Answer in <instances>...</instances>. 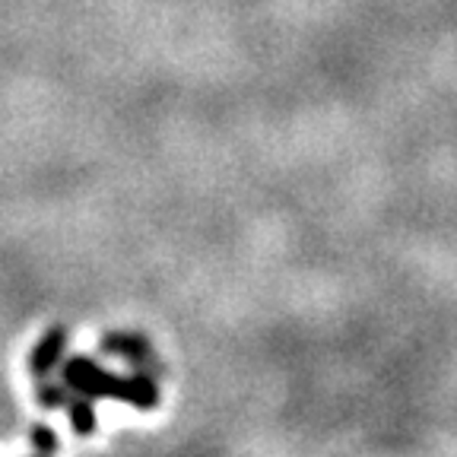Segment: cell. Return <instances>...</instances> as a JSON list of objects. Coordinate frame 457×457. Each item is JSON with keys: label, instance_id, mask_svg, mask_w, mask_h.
<instances>
[{"label": "cell", "instance_id": "cell-1", "mask_svg": "<svg viewBox=\"0 0 457 457\" xmlns=\"http://www.w3.org/2000/svg\"><path fill=\"white\" fill-rule=\"evenodd\" d=\"M61 381L71 387V394H83V397H112V400H124L130 407L150 413L159 407V378L153 375H114V371L102 369L96 359L89 356H71L61 365Z\"/></svg>", "mask_w": 457, "mask_h": 457}, {"label": "cell", "instance_id": "cell-2", "mask_svg": "<svg viewBox=\"0 0 457 457\" xmlns=\"http://www.w3.org/2000/svg\"><path fill=\"white\" fill-rule=\"evenodd\" d=\"M102 353L108 356H118L121 362H128L134 371H143V375H153L159 378L162 375V362H159L156 350L150 343L143 340L140 334H128V330H114V334H105L99 340Z\"/></svg>", "mask_w": 457, "mask_h": 457}, {"label": "cell", "instance_id": "cell-3", "mask_svg": "<svg viewBox=\"0 0 457 457\" xmlns=\"http://www.w3.org/2000/svg\"><path fill=\"white\" fill-rule=\"evenodd\" d=\"M64 346H67V328L64 324H51L42 340L36 343V350L29 353V371L36 378H48L51 371L61 365V359H64Z\"/></svg>", "mask_w": 457, "mask_h": 457}, {"label": "cell", "instance_id": "cell-4", "mask_svg": "<svg viewBox=\"0 0 457 457\" xmlns=\"http://www.w3.org/2000/svg\"><path fill=\"white\" fill-rule=\"evenodd\" d=\"M67 420L73 426V436L86 438L96 432V407H93V397H83V394H71L67 400Z\"/></svg>", "mask_w": 457, "mask_h": 457}, {"label": "cell", "instance_id": "cell-5", "mask_svg": "<svg viewBox=\"0 0 457 457\" xmlns=\"http://www.w3.org/2000/svg\"><path fill=\"white\" fill-rule=\"evenodd\" d=\"M36 400L42 403L45 410H64L67 400H71V387L64 381H48V378H38L36 385Z\"/></svg>", "mask_w": 457, "mask_h": 457}, {"label": "cell", "instance_id": "cell-6", "mask_svg": "<svg viewBox=\"0 0 457 457\" xmlns=\"http://www.w3.org/2000/svg\"><path fill=\"white\" fill-rule=\"evenodd\" d=\"M29 442H32V448L42 457H51L57 451V436H54V428H48V426H32Z\"/></svg>", "mask_w": 457, "mask_h": 457}]
</instances>
